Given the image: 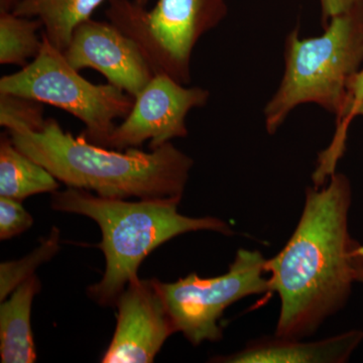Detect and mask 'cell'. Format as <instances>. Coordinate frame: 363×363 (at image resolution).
<instances>
[{"mask_svg": "<svg viewBox=\"0 0 363 363\" xmlns=\"http://www.w3.org/2000/svg\"><path fill=\"white\" fill-rule=\"evenodd\" d=\"M351 194L343 174L334 173L326 186L308 188L293 235L267 259L272 293L281 300L277 337L302 340L347 302L358 243L348 230Z\"/></svg>", "mask_w": 363, "mask_h": 363, "instance_id": "cell-1", "label": "cell"}, {"mask_svg": "<svg viewBox=\"0 0 363 363\" xmlns=\"http://www.w3.org/2000/svg\"><path fill=\"white\" fill-rule=\"evenodd\" d=\"M18 150L67 187L117 199L183 197L193 160L172 143L150 152L124 150L73 136L54 118L40 130H6Z\"/></svg>", "mask_w": 363, "mask_h": 363, "instance_id": "cell-2", "label": "cell"}, {"mask_svg": "<svg viewBox=\"0 0 363 363\" xmlns=\"http://www.w3.org/2000/svg\"><path fill=\"white\" fill-rule=\"evenodd\" d=\"M182 198H152L140 201L101 197L82 189L68 187L52 193L57 211L84 215L100 227L98 247L106 259L104 278L88 294L102 306L116 305L118 296L133 279L145 257L167 241L181 234L209 230L231 235L233 229L215 217L185 216L179 213Z\"/></svg>", "mask_w": 363, "mask_h": 363, "instance_id": "cell-3", "label": "cell"}, {"mask_svg": "<svg viewBox=\"0 0 363 363\" xmlns=\"http://www.w3.org/2000/svg\"><path fill=\"white\" fill-rule=\"evenodd\" d=\"M324 30L302 40L296 28L286 37L285 73L264 111L269 135L301 104H315L340 116L348 82L363 63V0L333 16Z\"/></svg>", "mask_w": 363, "mask_h": 363, "instance_id": "cell-4", "label": "cell"}, {"mask_svg": "<svg viewBox=\"0 0 363 363\" xmlns=\"http://www.w3.org/2000/svg\"><path fill=\"white\" fill-rule=\"evenodd\" d=\"M0 93L68 112L84 124L80 136L104 147L116 128V119L125 118L135 101L111 83L93 84L86 80L44 35L39 55L20 71L0 79Z\"/></svg>", "mask_w": 363, "mask_h": 363, "instance_id": "cell-5", "label": "cell"}, {"mask_svg": "<svg viewBox=\"0 0 363 363\" xmlns=\"http://www.w3.org/2000/svg\"><path fill=\"white\" fill-rule=\"evenodd\" d=\"M109 21L130 37L156 74L191 82V60L200 39L225 18L226 0H157L150 11L135 0H108Z\"/></svg>", "mask_w": 363, "mask_h": 363, "instance_id": "cell-6", "label": "cell"}, {"mask_svg": "<svg viewBox=\"0 0 363 363\" xmlns=\"http://www.w3.org/2000/svg\"><path fill=\"white\" fill-rule=\"evenodd\" d=\"M267 262L257 250H240L222 276L201 278L191 274L174 283L157 279L176 331L194 345L220 340L218 322L229 306L250 296L272 292Z\"/></svg>", "mask_w": 363, "mask_h": 363, "instance_id": "cell-7", "label": "cell"}, {"mask_svg": "<svg viewBox=\"0 0 363 363\" xmlns=\"http://www.w3.org/2000/svg\"><path fill=\"white\" fill-rule=\"evenodd\" d=\"M210 93L201 87H188L173 78L156 74L135 97L133 108L116 125L106 147L124 150L150 142L156 150L172 140L186 138V117L192 109L205 106Z\"/></svg>", "mask_w": 363, "mask_h": 363, "instance_id": "cell-8", "label": "cell"}, {"mask_svg": "<svg viewBox=\"0 0 363 363\" xmlns=\"http://www.w3.org/2000/svg\"><path fill=\"white\" fill-rule=\"evenodd\" d=\"M116 328L104 363H150L176 333L157 279L131 281L117 298Z\"/></svg>", "mask_w": 363, "mask_h": 363, "instance_id": "cell-9", "label": "cell"}, {"mask_svg": "<svg viewBox=\"0 0 363 363\" xmlns=\"http://www.w3.org/2000/svg\"><path fill=\"white\" fill-rule=\"evenodd\" d=\"M63 54L76 70H96L133 98L155 76L135 43L109 21H83Z\"/></svg>", "mask_w": 363, "mask_h": 363, "instance_id": "cell-10", "label": "cell"}, {"mask_svg": "<svg viewBox=\"0 0 363 363\" xmlns=\"http://www.w3.org/2000/svg\"><path fill=\"white\" fill-rule=\"evenodd\" d=\"M363 339V332L351 330L314 342L277 337L248 344L245 350L219 362L229 363H342L348 362Z\"/></svg>", "mask_w": 363, "mask_h": 363, "instance_id": "cell-11", "label": "cell"}, {"mask_svg": "<svg viewBox=\"0 0 363 363\" xmlns=\"http://www.w3.org/2000/svg\"><path fill=\"white\" fill-rule=\"evenodd\" d=\"M40 290L37 276L21 284L0 305V357L2 363H33L37 360L30 312Z\"/></svg>", "mask_w": 363, "mask_h": 363, "instance_id": "cell-12", "label": "cell"}, {"mask_svg": "<svg viewBox=\"0 0 363 363\" xmlns=\"http://www.w3.org/2000/svg\"><path fill=\"white\" fill-rule=\"evenodd\" d=\"M105 0H16L11 13L37 18L43 25V35L54 47L64 52L74 30L89 20Z\"/></svg>", "mask_w": 363, "mask_h": 363, "instance_id": "cell-13", "label": "cell"}, {"mask_svg": "<svg viewBox=\"0 0 363 363\" xmlns=\"http://www.w3.org/2000/svg\"><path fill=\"white\" fill-rule=\"evenodd\" d=\"M59 181L39 162L16 147L9 133L0 138V196L23 201L58 191Z\"/></svg>", "mask_w": 363, "mask_h": 363, "instance_id": "cell-14", "label": "cell"}, {"mask_svg": "<svg viewBox=\"0 0 363 363\" xmlns=\"http://www.w3.org/2000/svg\"><path fill=\"white\" fill-rule=\"evenodd\" d=\"M43 28L37 18H26L9 13H0V64L28 65L39 55L43 45Z\"/></svg>", "mask_w": 363, "mask_h": 363, "instance_id": "cell-15", "label": "cell"}, {"mask_svg": "<svg viewBox=\"0 0 363 363\" xmlns=\"http://www.w3.org/2000/svg\"><path fill=\"white\" fill-rule=\"evenodd\" d=\"M363 104V68L352 76L347 85L345 102L340 116L336 118V131L333 140L318 159L314 178L325 181L335 173L336 164L345 152L346 138L351 121L357 117V112Z\"/></svg>", "mask_w": 363, "mask_h": 363, "instance_id": "cell-16", "label": "cell"}, {"mask_svg": "<svg viewBox=\"0 0 363 363\" xmlns=\"http://www.w3.org/2000/svg\"><path fill=\"white\" fill-rule=\"evenodd\" d=\"M60 248V230L57 227L42 245L26 257L16 262H2L0 264V301H4L21 284L30 277L33 272L48 262L58 252Z\"/></svg>", "mask_w": 363, "mask_h": 363, "instance_id": "cell-17", "label": "cell"}, {"mask_svg": "<svg viewBox=\"0 0 363 363\" xmlns=\"http://www.w3.org/2000/svg\"><path fill=\"white\" fill-rule=\"evenodd\" d=\"M45 121L44 108L40 102L0 93V125L2 128L40 130L44 128Z\"/></svg>", "mask_w": 363, "mask_h": 363, "instance_id": "cell-18", "label": "cell"}, {"mask_svg": "<svg viewBox=\"0 0 363 363\" xmlns=\"http://www.w3.org/2000/svg\"><path fill=\"white\" fill-rule=\"evenodd\" d=\"M33 224L32 215L26 211L21 201L0 196V240L16 238L30 229Z\"/></svg>", "mask_w": 363, "mask_h": 363, "instance_id": "cell-19", "label": "cell"}, {"mask_svg": "<svg viewBox=\"0 0 363 363\" xmlns=\"http://www.w3.org/2000/svg\"><path fill=\"white\" fill-rule=\"evenodd\" d=\"M360 0H320L323 28L333 16L342 13L357 4Z\"/></svg>", "mask_w": 363, "mask_h": 363, "instance_id": "cell-20", "label": "cell"}, {"mask_svg": "<svg viewBox=\"0 0 363 363\" xmlns=\"http://www.w3.org/2000/svg\"><path fill=\"white\" fill-rule=\"evenodd\" d=\"M352 269L354 281L363 284V245L359 243L352 252Z\"/></svg>", "mask_w": 363, "mask_h": 363, "instance_id": "cell-21", "label": "cell"}, {"mask_svg": "<svg viewBox=\"0 0 363 363\" xmlns=\"http://www.w3.org/2000/svg\"><path fill=\"white\" fill-rule=\"evenodd\" d=\"M16 0H0V13L13 11Z\"/></svg>", "mask_w": 363, "mask_h": 363, "instance_id": "cell-22", "label": "cell"}, {"mask_svg": "<svg viewBox=\"0 0 363 363\" xmlns=\"http://www.w3.org/2000/svg\"><path fill=\"white\" fill-rule=\"evenodd\" d=\"M136 4H140V6H147V1L149 0H135Z\"/></svg>", "mask_w": 363, "mask_h": 363, "instance_id": "cell-23", "label": "cell"}, {"mask_svg": "<svg viewBox=\"0 0 363 363\" xmlns=\"http://www.w3.org/2000/svg\"><path fill=\"white\" fill-rule=\"evenodd\" d=\"M363 116V104L360 105L359 108H358L357 116Z\"/></svg>", "mask_w": 363, "mask_h": 363, "instance_id": "cell-24", "label": "cell"}]
</instances>
